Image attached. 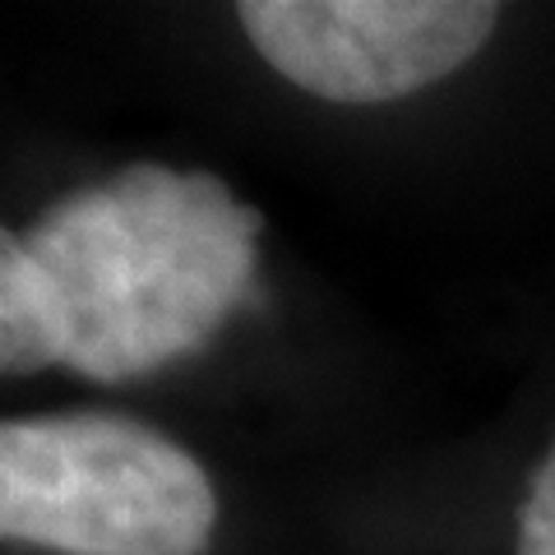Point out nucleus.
I'll use <instances>...</instances> for the list:
<instances>
[{
  "instance_id": "7ed1b4c3",
  "label": "nucleus",
  "mask_w": 555,
  "mask_h": 555,
  "mask_svg": "<svg viewBox=\"0 0 555 555\" xmlns=\"http://www.w3.org/2000/svg\"><path fill=\"white\" fill-rule=\"evenodd\" d=\"M83 334V315L56 273L20 232L0 236V371L33 375L65 361Z\"/></svg>"
},
{
  "instance_id": "f257e3e1",
  "label": "nucleus",
  "mask_w": 555,
  "mask_h": 555,
  "mask_svg": "<svg viewBox=\"0 0 555 555\" xmlns=\"http://www.w3.org/2000/svg\"><path fill=\"white\" fill-rule=\"evenodd\" d=\"M218 491L158 426L116 412L0 426V537L56 555H204Z\"/></svg>"
},
{
  "instance_id": "f03ea898",
  "label": "nucleus",
  "mask_w": 555,
  "mask_h": 555,
  "mask_svg": "<svg viewBox=\"0 0 555 555\" xmlns=\"http://www.w3.org/2000/svg\"><path fill=\"white\" fill-rule=\"evenodd\" d=\"M241 33L301 93L375 107L430 89L495 38L491 0H246Z\"/></svg>"
}]
</instances>
